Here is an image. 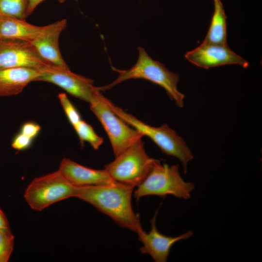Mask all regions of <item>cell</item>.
Instances as JSON below:
<instances>
[{"mask_svg": "<svg viewBox=\"0 0 262 262\" xmlns=\"http://www.w3.org/2000/svg\"><path fill=\"white\" fill-rule=\"evenodd\" d=\"M134 188L116 181L104 185L77 187L75 197L90 204L118 226L139 235L144 230L132 207Z\"/></svg>", "mask_w": 262, "mask_h": 262, "instance_id": "cell-1", "label": "cell"}, {"mask_svg": "<svg viewBox=\"0 0 262 262\" xmlns=\"http://www.w3.org/2000/svg\"><path fill=\"white\" fill-rule=\"evenodd\" d=\"M138 50V60L133 66L127 70L113 67L118 73L117 78L111 83L98 87V89L105 91L129 79H143L163 87L178 106L183 107L184 95L177 88L179 75L169 71L164 64L153 60L143 48L139 47Z\"/></svg>", "mask_w": 262, "mask_h": 262, "instance_id": "cell-2", "label": "cell"}, {"mask_svg": "<svg viewBox=\"0 0 262 262\" xmlns=\"http://www.w3.org/2000/svg\"><path fill=\"white\" fill-rule=\"evenodd\" d=\"M134 197L138 200L147 196L172 195L184 199L191 197L195 185L185 181L179 172V165L162 164L157 160L146 178L137 186Z\"/></svg>", "mask_w": 262, "mask_h": 262, "instance_id": "cell-3", "label": "cell"}, {"mask_svg": "<svg viewBox=\"0 0 262 262\" xmlns=\"http://www.w3.org/2000/svg\"><path fill=\"white\" fill-rule=\"evenodd\" d=\"M107 102L112 111L130 126L150 138L165 154L177 158L181 162L184 173L193 158V154L183 139L166 124L159 127L150 126L113 103Z\"/></svg>", "mask_w": 262, "mask_h": 262, "instance_id": "cell-4", "label": "cell"}, {"mask_svg": "<svg viewBox=\"0 0 262 262\" xmlns=\"http://www.w3.org/2000/svg\"><path fill=\"white\" fill-rule=\"evenodd\" d=\"M115 157L104 169L114 181L133 187L146 178L157 161L147 154L142 138Z\"/></svg>", "mask_w": 262, "mask_h": 262, "instance_id": "cell-5", "label": "cell"}, {"mask_svg": "<svg viewBox=\"0 0 262 262\" xmlns=\"http://www.w3.org/2000/svg\"><path fill=\"white\" fill-rule=\"evenodd\" d=\"M88 103L90 110L105 131L115 156L144 136L139 131L130 127L112 111L107 102V98L98 89Z\"/></svg>", "mask_w": 262, "mask_h": 262, "instance_id": "cell-6", "label": "cell"}, {"mask_svg": "<svg viewBox=\"0 0 262 262\" xmlns=\"http://www.w3.org/2000/svg\"><path fill=\"white\" fill-rule=\"evenodd\" d=\"M77 188L58 170L33 179L25 190L24 198L31 209L41 211L55 203L75 197Z\"/></svg>", "mask_w": 262, "mask_h": 262, "instance_id": "cell-7", "label": "cell"}, {"mask_svg": "<svg viewBox=\"0 0 262 262\" xmlns=\"http://www.w3.org/2000/svg\"><path fill=\"white\" fill-rule=\"evenodd\" d=\"M37 81L54 84L71 95L89 102L98 90L92 79L72 72L69 67H63L48 64L38 69Z\"/></svg>", "mask_w": 262, "mask_h": 262, "instance_id": "cell-8", "label": "cell"}, {"mask_svg": "<svg viewBox=\"0 0 262 262\" xmlns=\"http://www.w3.org/2000/svg\"><path fill=\"white\" fill-rule=\"evenodd\" d=\"M48 64L30 42L17 39H0V68L39 69Z\"/></svg>", "mask_w": 262, "mask_h": 262, "instance_id": "cell-9", "label": "cell"}, {"mask_svg": "<svg viewBox=\"0 0 262 262\" xmlns=\"http://www.w3.org/2000/svg\"><path fill=\"white\" fill-rule=\"evenodd\" d=\"M185 57L193 64L205 69L228 65H238L244 68L249 66V63L233 51L227 44L202 43L188 51Z\"/></svg>", "mask_w": 262, "mask_h": 262, "instance_id": "cell-10", "label": "cell"}, {"mask_svg": "<svg viewBox=\"0 0 262 262\" xmlns=\"http://www.w3.org/2000/svg\"><path fill=\"white\" fill-rule=\"evenodd\" d=\"M157 211L150 221L151 229L147 233L145 231L138 235V240L143 244L140 249L143 254L149 255L155 262L167 261L172 246L177 242L191 237L193 232L188 230L178 236H168L158 231L156 226Z\"/></svg>", "mask_w": 262, "mask_h": 262, "instance_id": "cell-11", "label": "cell"}, {"mask_svg": "<svg viewBox=\"0 0 262 262\" xmlns=\"http://www.w3.org/2000/svg\"><path fill=\"white\" fill-rule=\"evenodd\" d=\"M66 26V19L44 26L39 35L30 42L40 55L48 63L63 67H69L61 54L59 39Z\"/></svg>", "mask_w": 262, "mask_h": 262, "instance_id": "cell-12", "label": "cell"}, {"mask_svg": "<svg viewBox=\"0 0 262 262\" xmlns=\"http://www.w3.org/2000/svg\"><path fill=\"white\" fill-rule=\"evenodd\" d=\"M58 170L69 183L76 187L104 185L115 181L104 169L90 168L69 158L62 160Z\"/></svg>", "mask_w": 262, "mask_h": 262, "instance_id": "cell-13", "label": "cell"}, {"mask_svg": "<svg viewBox=\"0 0 262 262\" xmlns=\"http://www.w3.org/2000/svg\"><path fill=\"white\" fill-rule=\"evenodd\" d=\"M39 76V70L34 68H0V96L19 94L30 82L37 81Z\"/></svg>", "mask_w": 262, "mask_h": 262, "instance_id": "cell-14", "label": "cell"}, {"mask_svg": "<svg viewBox=\"0 0 262 262\" xmlns=\"http://www.w3.org/2000/svg\"><path fill=\"white\" fill-rule=\"evenodd\" d=\"M43 26H38L25 19L0 15V39H17L29 42L42 32Z\"/></svg>", "mask_w": 262, "mask_h": 262, "instance_id": "cell-15", "label": "cell"}, {"mask_svg": "<svg viewBox=\"0 0 262 262\" xmlns=\"http://www.w3.org/2000/svg\"><path fill=\"white\" fill-rule=\"evenodd\" d=\"M214 12L207 33L202 43L227 45V16L221 0H213Z\"/></svg>", "mask_w": 262, "mask_h": 262, "instance_id": "cell-16", "label": "cell"}, {"mask_svg": "<svg viewBox=\"0 0 262 262\" xmlns=\"http://www.w3.org/2000/svg\"><path fill=\"white\" fill-rule=\"evenodd\" d=\"M73 127L79 137L82 147L84 146V143L87 142L96 150L103 143V138L95 132L92 126L82 119Z\"/></svg>", "mask_w": 262, "mask_h": 262, "instance_id": "cell-17", "label": "cell"}, {"mask_svg": "<svg viewBox=\"0 0 262 262\" xmlns=\"http://www.w3.org/2000/svg\"><path fill=\"white\" fill-rule=\"evenodd\" d=\"M29 0H0V15L25 19Z\"/></svg>", "mask_w": 262, "mask_h": 262, "instance_id": "cell-18", "label": "cell"}, {"mask_svg": "<svg viewBox=\"0 0 262 262\" xmlns=\"http://www.w3.org/2000/svg\"><path fill=\"white\" fill-rule=\"evenodd\" d=\"M14 240L10 229H0V262L9 261L14 249Z\"/></svg>", "mask_w": 262, "mask_h": 262, "instance_id": "cell-19", "label": "cell"}, {"mask_svg": "<svg viewBox=\"0 0 262 262\" xmlns=\"http://www.w3.org/2000/svg\"><path fill=\"white\" fill-rule=\"evenodd\" d=\"M58 97L67 119L73 127L82 120L80 113L65 93L59 94Z\"/></svg>", "mask_w": 262, "mask_h": 262, "instance_id": "cell-20", "label": "cell"}, {"mask_svg": "<svg viewBox=\"0 0 262 262\" xmlns=\"http://www.w3.org/2000/svg\"><path fill=\"white\" fill-rule=\"evenodd\" d=\"M33 141V139L19 132L14 137L11 146L16 150H24L31 146Z\"/></svg>", "mask_w": 262, "mask_h": 262, "instance_id": "cell-21", "label": "cell"}, {"mask_svg": "<svg viewBox=\"0 0 262 262\" xmlns=\"http://www.w3.org/2000/svg\"><path fill=\"white\" fill-rule=\"evenodd\" d=\"M41 129L39 124L29 121L22 125L19 132L33 140L38 135Z\"/></svg>", "mask_w": 262, "mask_h": 262, "instance_id": "cell-22", "label": "cell"}, {"mask_svg": "<svg viewBox=\"0 0 262 262\" xmlns=\"http://www.w3.org/2000/svg\"><path fill=\"white\" fill-rule=\"evenodd\" d=\"M45 0H29V4L26 13V17L35 10L42 2Z\"/></svg>", "mask_w": 262, "mask_h": 262, "instance_id": "cell-23", "label": "cell"}, {"mask_svg": "<svg viewBox=\"0 0 262 262\" xmlns=\"http://www.w3.org/2000/svg\"><path fill=\"white\" fill-rule=\"evenodd\" d=\"M10 229L8 219L5 213L0 209V229Z\"/></svg>", "mask_w": 262, "mask_h": 262, "instance_id": "cell-24", "label": "cell"}, {"mask_svg": "<svg viewBox=\"0 0 262 262\" xmlns=\"http://www.w3.org/2000/svg\"><path fill=\"white\" fill-rule=\"evenodd\" d=\"M60 3H63L66 1V0H57Z\"/></svg>", "mask_w": 262, "mask_h": 262, "instance_id": "cell-25", "label": "cell"}]
</instances>
